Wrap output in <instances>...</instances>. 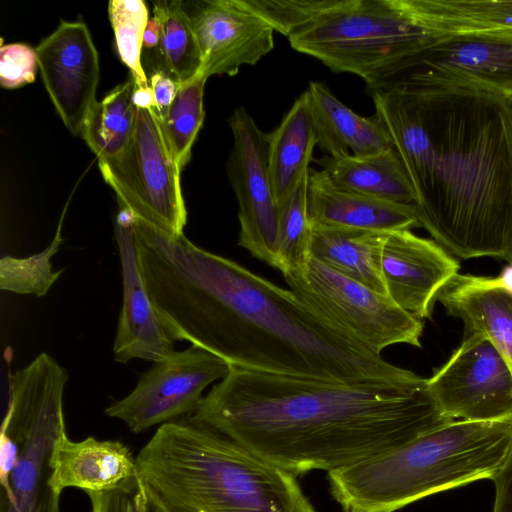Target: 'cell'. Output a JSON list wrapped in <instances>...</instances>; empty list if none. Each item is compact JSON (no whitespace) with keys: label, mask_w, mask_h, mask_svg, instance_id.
<instances>
[{"label":"cell","mask_w":512,"mask_h":512,"mask_svg":"<svg viewBox=\"0 0 512 512\" xmlns=\"http://www.w3.org/2000/svg\"><path fill=\"white\" fill-rule=\"evenodd\" d=\"M288 39L294 50L366 86L437 42L421 27L414 0H336Z\"/></svg>","instance_id":"8992f818"},{"label":"cell","mask_w":512,"mask_h":512,"mask_svg":"<svg viewBox=\"0 0 512 512\" xmlns=\"http://www.w3.org/2000/svg\"><path fill=\"white\" fill-rule=\"evenodd\" d=\"M319 148L329 156L349 153L357 157L375 155L392 147L383 124L373 117H362L348 108L323 82H310L307 88Z\"/></svg>","instance_id":"ffe728a7"},{"label":"cell","mask_w":512,"mask_h":512,"mask_svg":"<svg viewBox=\"0 0 512 512\" xmlns=\"http://www.w3.org/2000/svg\"><path fill=\"white\" fill-rule=\"evenodd\" d=\"M164 508V507H163ZM165 512H168L165 508H164Z\"/></svg>","instance_id":"f35d334b"},{"label":"cell","mask_w":512,"mask_h":512,"mask_svg":"<svg viewBox=\"0 0 512 512\" xmlns=\"http://www.w3.org/2000/svg\"><path fill=\"white\" fill-rule=\"evenodd\" d=\"M153 16L160 25L154 71H162L177 84L195 77L202 58L189 14L179 0L153 2Z\"/></svg>","instance_id":"d4e9b609"},{"label":"cell","mask_w":512,"mask_h":512,"mask_svg":"<svg viewBox=\"0 0 512 512\" xmlns=\"http://www.w3.org/2000/svg\"><path fill=\"white\" fill-rule=\"evenodd\" d=\"M318 135L309 95L304 91L278 127L268 134V170L280 206L309 173Z\"/></svg>","instance_id":"44dd1931"},{"label":"cell","mask_w":512,"mask_h":512,"mask_svg":"<svg viewBox=\"0 0 512 512\" xmlns=\"http://www.w3.org/2000/svg\"><path fill=\"white\" fill-rule=\"evenodd\" d=\"M437 301L447 315L463 323V335H484L512 367V293L497 277L458 274L441 290Z\"/></svg>","instance_id":"d6986e66"},{"label":"cell","mask_w":512,"mask_h":512,"mask_svg":"<svg viewBox=\"0 0 512 512\" xmlns=\"http://www.w3.org/2000/svg\"><path fill=\"white\" fill-rule=\"evenodd\" d=\"M148 81L154 94L157 113L162 117L176 96L178 84L162 71H154Z\"/></svg>","instance_id":"e575fe53"},{"label":"cell","mask_w":512,"mask_h":512,"mask_svg":"<svg viewBox=\"0 0 512 512\" xmlns=\"http://www.w3.org/2000/svg\"><path fill=\"white\" fill-rule=\"evenodd\" d=\"M189 14L200 49L199 73L235 75L274 48V29L243 0H206Z\"/></svg>","instance_id":"9a60e30c"},{"label":"cell","mask_w":512,"mask_h":512,"mask_svg":"<svg viewBox=\"0 0 512 512\" xmlns=\"http://www.w3.org/2000/svg\"><path fill=\"white\" fill-rule=\"evenodd\" d=\"M49 466V485L59 495L66 488L106 492L140 479L137 458L122 442L94 437L72 441L67 433L56 441Z\"/></svg>","instance_id":"e0dca14e"},{"label":"cell","mask_w":512,"mask_h":512,"mask_svg":"<svg viewBox=\"0 0 512 512\" xmlns=\"http://www.w3.org/2000/svg\"><path fill=\"white\" fill-rule=\"evenodd\" d=\"M512 446V423L454 420L386 453L328 472L344 512H394L421 498L492 479Z\"/></svg>","instance_id":"5b68a950"},{"label":"cell","mask_w":512,"mask_h":512,"mask_svg":"<svg viewBox=\"0 0 512 512\" xmlns=\"http://www.w3.org/2000/svg\"><path fill=\"white\" fill-rule=\"evenodd\" d=\"M315 162L340 188L384 201L416 205L415 191L393 148L375 155H324Z\"/></svg>","instance_id":"603a6c76"},{"label":"cell","mask_w":512,"mask_h":512,"mask_svg":"<svg viewBox=\"0 0 512 512\" xmlns=\"http://www.w3.org/2000/svg\"><path fill=\"white\" fill-rule=\"evenodd\" d=\"M414 5L421 27L436 41L512 38V0H414Z\"/></svg>","instance_id":"7402d4cb"},{"label":"cell","mask_w":512,"mask_h":512,"mask_svg":"<svg viewBox=\"0 0 512 512\" xmlns=\"http://www.w3.org/2000/svg\"><path fill=\"white\" fill-rule=\"evenodd\" d=\"M387 233L312 225L309 256L387 295L380 273V254Z\"/></svg>","instance_id":"cb8c5ba5"},{"label":"cell","mask_w":512,"mask_h":512,"mask_svg":"<svg viewBox=\"0 0 512 512\" xmlns=\"http://www.w3.org/2000/svg\"><path fill=\"white\" fill-rule=\"evenodd\" d=\"M136 217L119 206L114 225L123 286L122 307L113 344L114 360L158 362L171 355L174 340L164 328L145 287L135 243Z\"/></svg>","instance_id":"2e32d148"},{"label":"cell","mask_w":512,"mask_h":512,"mask_svg":"<svg viewBox=\"0 0 512 512\" xmlns=\"http://www.w3.org/2000/svg\"><path fill=\"white\" fill-rule=\"evenodd\" d=\"M491 480L495 485L493 512H512V446L503 466Z\"/></svg>","instance_id":"836d02e7"},{"label":"cell","mask_w":512,"mask_h":512,"mask_svg":"<svg viewBox=\"0 0 512 512\" xmlns=\"http://www.w3.org/2000/svg\"><path fill=\"white\" fill-rule=\"evenodd\" d=\"M160 38V25L156 17L152 16L149 18L144 36H143V45L142 52L144 50H156L159 45Z\"/></svg>","instance_id":"d590c367"},{"label":"cell","mask_w":512,"mask_h":512,"mask_svg":"<svg viewBox=\"0 0 512 512\" xmlns=\"http://www.w3.org/2000/svg\"><path fill=\"white\" fill-rule=\"evenodd\" d=\"M309 173L279 206L277 261L285 274L302 267L309 259L312 225L308 214Z\"/></svg>","instance_id":"83f0119b"},{"label":"cell","mask_w":512,"mask_h":512,"mask_svg":"<svg viewBox=\"0 0 512 512\" xmlns=\"http://www.w3.org/2000/svg\"><path fill=\"white\" fill-rule=\"evenodd\" d=\"M511 102H512V98H511Z\"/></svg>","instance_id":"ab89813d"},{"label":"cell","mask_w":512,"mask_h":512,"mask_svg":"<svg viewBox=\"0 0 512 512\" xmlns=\"http://www.w3.org/2000/svg\"><path fill=\"white\" fill-rule=\"evenodd\" d=\"M274 31L288 38L331 7L336 0H243Z\"/></svg>","instance_id":"4dcf8cb0"},{"label":"cell","mask_w":512,"mask_h":512,"mask_svg":"<svg viewBox=\"0 0 512 512\" xmlns=\"http://www.w3.org/2000/svg\"><path fill=\"white\" fill-rule=\"evenodd\" d=\"M139 269L169 336L230 367L345 383L398 381L392 365L238 263L137 220Z\"/></svg>","instance_id":"6da1fadb"},{"label":"cell","mask_w":512,"mask_h":512,"mask_svg":"<svg viewBox=\"0 0 512 512\" xmlns=\"http://www.w3.org/2000/svg\"><path fill=\"white\" fill-rule=\"evenodd\" d=\"M206 81L207 78L198 73L191 80L179 83L173 102L160 117L165 138L180 172L191 159L192 146L204 121Z\"/></svg>","instance_id":"4316f807"},{"label":"cell","mask_w":512,"mask_h":512,"mask_svg":"<svg viewBox=\"0 0 512 512\" xmlns=\"http://www.w3.org/2000/svg\"><path fill=\"white\" fill-rule=\"evenodd\" d=\"M108 15L118 55L129 69L134 86L149 87L142 63L143 36L149 20L146 3L142 0H111Z\"/></svg>","instance_id":"f1b7e54d"},{"label":"cell","mask_w":512,"mask_h":512,"mask_svg":"<svg viewBox=\"0 0 512 512\" xmlns=\"http://www.w3.org/2000/svg\"><path fill=\"white\" fill-rule=\"evenodd\" d=\"M62 218L50 245L43 251L24 258L6 256L0 260V287L2 290L19 293L45 295L59 278L63 270L54 271L51 257L62 242Z\"/></svg>","instance_id":"f546056e"},{"label":"cell","mask_w":512,"mask_h":512,"mask_svg":"<svg viewBox=\"0 0 512 512\" xmlns=\"http://www.w3.org/2000/svg\"><path fill=\"white\" fill-rule=\"evenodd\" d=\"M88 496L92 512H165L141 477L126 486Z\"/></svg>","instance_id":"1f68e13d"},{"label":"cell","mask_w":512,"mask_h":512,"mask_svg":"<svg viewBox=\"0 0 512 512\" xmlns=\"http://www.w3.org/2000/svg\"><path fill=\"white\" fill-rule=\"evenodd\" d=\"M189 419L295 476L352 466L454 421L417 374L345 383L237 367Z\"/></svg>","instance_id":"7a4b0ae2"},{"label":"cell","mask_w":512,"mask_h":512,"mask_svg":"<svg viewBox=\"0 0 512 512\" xmlns=\"http://www.w3.org/2000/svg\"><path fill=\"white\" fill-rule=\"evenodd\" d=\"M435 141L419 222L453 256L512 262V102L489 94L412 96Z\"/></svg>","instance_id":"3957f363"},{"label":"cell","mask_w":512,"mask_h":512,"mask_svg":"<svg viewBox=\"0 0 512 512\" xmlns=\"http://www.w3.org/2000/svg\"><path fill=\"white\" fill-rule=\"evenodd\" d=\"M427 384L437 406L451 420L512 423V367L482 334L463 335Z\"/></svg>","instance_id":"30bf717a"},{"label":"cell","mask_w":512,"mask_h":512,"mask_svg":"<svg viewBox=\"0 0 512 512\" xmlns=\"http://www.w3.org/2000/svg\"><path fill=\"white\" fill-rule=\"evenodd\" d=\"M230 366L197 347L174 351L144 372L135 388L112 402L104 413L122 421L132 432L192 415L200 407L204 389L225 378Z\"/></svg>","instance_id":"8fae6325"},{"label":"cell","mask_w":512,"mask_h":512,"mask_svg":"<svg viewBox=\"0 0 512 512\" xmlns=\"http://www.w3.org/2000/svg\"><path fill=\"white\" fill-rule=\"evenodd\" d=\"M459 261L433 239L411 230L388 232L380 254L387 296L423 320L431 318L441 290L459 274Z\"/></svg>","instance_id":"5bb4252c"},{"label":"cell","mask_w":512,"mask_h":512,"mask_svg":"<svg viewBox=\"0 0 512 512\" xmlns=\"http://www.w3.org/2000/svg\"><path fill=\"white\" fill-rule=\"evenodd\" d=\"M228 124L234 143L227 173L239 206L238 245L277 269L279 206L268 170V134L244 107L234 110Z\"/></svg>","instance_id":"7c38bea8"},{"label":"cell","mask_w":512,"mask_h":512,"mask_svg":"<svg viewBox=\"0 0 512 512\" xmlns=\"http://www.w3.org/2000/svg\"><path fill=\"white\" fill-rule=\"evenodd\" d=\"M46 91L66 128L81 135L97 101L99 56L90 31L81 21H61L35 48Z\"/></svg>","instance_id":"4fadbf2b"},{"label":"cell","mask_w":512,"mask_h":512,"mask_svg":"<svg viewBox=\"0 0 512 512\" xmlns=\"http://www.w3.org/2000/svg\"><path fill=\"white\" fill-rule=\"evenodd\" d=\"M132 100L136 108H156L154 94L150 85L146 88H138L134 86Z\"/></svg>","instance_id":"8d00e7d4"},{"label":"cell","mask_w":512,"mask_h":512,"mask_svg":"<svg viewBox=\"0 0 512 512\" xmlns=\"http://www.w3.org/2000/svg\"><path fill=\"white\" fill-rule=\"evenodd\" d=\"M311 225L392 232L421 227L416 205L380 200L338 187L325 171L309 170Z\"/></svg>","instance_id":"ac0fdd59"},{"label":"cell","mask_w":512,"mask_h":512,"mask_svg":"<svg viewBox=\"0 0 512 512\" xmlns=\"http://www.w3.org/2000/svg\"><path fill=\"white\" fill-rule=\"evenodd\" d=\"M499 282L512 293V262L507 263L497 277Z\"/></svg>","instance_id":"74e56055"},{"label":"cell","mask_w":512,"mask_h":512,"mask_svg":"<svg viewBox=\"0 0 512 512\" xmlns=\"http://www.w3.org/2000/svg\"><path fill=\"white\" fill-rule=\"evenodd\" d=\"M283 276L289 290L308 308L375 354L394 344L421 348L423 320L387 295L310 256L302 267Z\"/></svg>","instance_id":"52a82bcc"},{"label":"cell","mask_w":512,"mask_h":512,"mask_svg":"<svg viewBox=\"0 0 512 512\" xmlns=\"http://www.w3.org/2000/svg\"><path fill=\"white\" fill-rule=\"evenodd\" d=\"M136 458L168 512H317L297 476L190 419L160 425Z\"/></svg>","instance_id":"277c9868"},{"label":"cell","mask_w":512,"mask_h":512,"mask_svg":"<svg viewBox=\"0 0 512 512\" xmlns=\"http://www.w3.org/2000/svg\"><path fill=\"white\" fill-rule=\"evenodd\" d=\"M98 166L119 206L162 232L183 234L187 211L181 172L156 108H136V125L129 144L120 154L98 160Z\"/></svg>","instance_id":"ba28073f"},{"label":"cell","mask_w":512,"mask_h":512,"mask_svg":"<svg viewBox=\"0 0 512 512\" xmlns=\"http://www.w3.org/2000/svg\"><path fill=\"white\" fill-rule=\"evenodd\" d=\"M38 67L36 50L25 43L0 47V84L14 89L32 83Z\"/></svg>","instance_id":"d6a6232c"},{"label":"cell","mask_w":512,"mask_h":512,"mask_svg":"<svg viewBox=\"0 0 512 512\" xmlns=\"http://www.w3.org/2000/svg\"><path fill=\"white\" fill-rule=\"evenodd\" d=\"M366 88L369 93L411 96L470 93L512 98V38L439 40Z\"/></svg>","instance_id":"9c48e42d"},{"label":"cell","mask_w":512,"mask_h":512,"mask_svg":"<svg viewBox=\"0 0 512 512\" xmlns=\"http://www.w3.org/2000/svg\"><path fill=\"white\" fill-rule=\"evenodd\" d=\"M133 90L130 75L101 101H96L88 113L81 136L98 160L120 154L129 144L136 125Z\"/></svg>","instance_id":"484cf974"}]
</instances>
